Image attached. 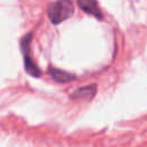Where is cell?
Wrapping results in <instances>:
<instances>
[{"label":"cell","mask_w":147,"mask_h":147,"mask_svg":"<svg viewBox=\"0 0 147 147\" xmlns=\"http://www.w3.org/2000/svg\"><path fill=\"white\" fill-rule=\"evenodd\" d=\"M75 7L71 1L62 0L55 1L48 5L47 7V16L53 24H60L67 18H69L74 14Z\"/></svg>","instance_id":"6da1fadb"},{"label":"cell","mask_w":147,"mask_h":147,"mask_svg":"<svg viewBox=\"0 0 147 147\" xmlns=\"http://www.w3.org/2000/svg\"><path fill=\"white\" fill-rule=\"evenodd\" d=\"M31 39H32V32L28 33L26 36L23 37V39L21 40V48L23 52V56H24V67L26 72L30 76L33 77H39L41 75V70L38 68V65L34 63V61L31 59V53H30V45H31Z\"/></svg>","instance_id":"7a4b0ae2"},{"label":"cell","mask_w":147,"mask_h":147,"mask_svg":"<svg viewBox=\"0 0 147 147\" xmlns=\"http://www.w3.org/2000/svg\"><path fill=\"white\" fill-rule=\"evenodd\" d=\"M96 92V85L95 84H90L83 87L77 88L70 94V98L74 100H83V101H90L94 98Z\"/></svg>","instance_id":"3957f363"},{"label":"cell","mask_w":147,"mask_h":147,"mask_svg":"<svg viewBox=\"0 0 147 147\" xmlns=\"http://www.w3.org/2000/svg\"><path fill=\"white\" fill-rule=\"evenodd\" d=\"M77 5L86 14L93 15L98 20H102L103 15H102V13H101V10L99 8V3L96 1H93V0H90V1H78Z\"/></svg>","instance_id":"277c9868"},{"label":"cell","mask_w":147,"mask_h":147,"mask_svg":"<svg viewBox=\"0 0 147 147\" xmlns=\"http://www.w3.org/2000/svg\"><path fill=\"white\" fill-rule=\"evenodd\" d=\"M48 72L51 75V77L56 80L57 83H68L72 79H75V76L69 74V72H65L63 70H60V69H56V68H49L48 69Z\"/></svg>","instance_id":"5b68a950"}]
</instances>
